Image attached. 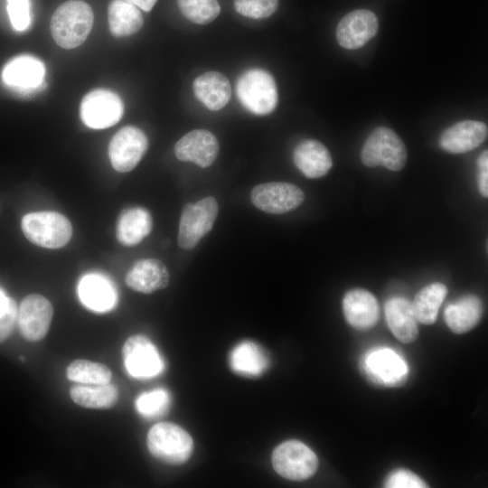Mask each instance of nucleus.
I'll use <instances>...</instances> for the list:
<instances>
[{
	"instance_id": "1",
	"label": "nucleus",
	"mask_w": 488,
	"mask_h": 488,
	"mask_svg": "<svg viewBox=\"0 0 488 488\" xmlns=\"http://www.w3.org/2000/svg\"><path fill=\"white\" fill-rule=\"evenodd\" d=\"M93 22V11L86 2L69 0L60 5L52 14L51 33L60 47L73 49L85 42Z\"/></svg>"
},
{
	"instance_id": "2",
	"label": "nucleus",
	"mask_w": 488,
	"mask_h": 488,
	"mask_svg": "<svg viewBox=\"0 0 488 488\" xmlns=\"http://www.w3.org/2000/svg\"><path fill=\"white\" fill-rule=\"evenodd\" d=\"M236 95L243 108L252 114L266 116L272 113L278 101L273 76L262 69L244 71L236 82Z\"/></svg>"
},
{
	"instance_id": "3",
	"label": "nucleus",
	"mask_w": 488,
	"mask_h": 488,
	"mask_svg": "<svg viewBox=\"0 0 488 488\" xmlns=\"http://www.w3.org/2000/svg\"><path fill=\"white\" fill-rule=\"evenodd\" d=\"M21 228L30 242L46 249L64 247L72 235L70 221L57 211L27 213L22 219Z\"/></svg>"
},
{
	"instance_id": "4",
	"label": "nucleus",
	"mask_w": 488,
	"mask_h": 488,
	"mask_svg": "<svg viewBox=\"0 0 488 488\" xmlns=\"http://www.w3.org/2000/svg\"><path fill=\"white\" fill-rule=\"evenodd\" d=\"M146 445L151 455L168 465H181L192 455V436L172 422H159L150 428Z\"/></svg>"
},
{
	"instance_id": "5",
	"label": "nucleus",
	"mask_w": 488,
	"mask_h": 488,
	"mask_svg": "<svg viewBox=\"0 0 488 488\" xmlns=\"http://www.w3.org/2000/svg\"><path fill=\"white\" fill-rule=\"evenodd\" d=\"M361 158L368 167L382 165L391 171H399L407 162V150L392 129L379 127L366 139Z\"/></svg>"
},
{
	"instance_id": "6",
	"label": "nucleus",
	"mask_w": 488,
	"mask_h": 488,
	"mask_svg": "<svg viewBox=\"0 0 488 488\" xmlns=\"http://www.w3.org/2000/svg\"><path fill=\"white\" fill-rule=\"evenodd\" d=\"M219 211L215 198L205 197L183 205L178 228L177 241L183 249H192L211 230Z\"/></svg>"
},
{
	"instance_id": "7",
	"label": "nucleus",
	"mask_w": 488,
	"mask_h": 488,
	"mask_svg": "<svg viewBox=\"0 0 488 488\" xmlns=\"http://www.w3.org/2000/svg\"><path fill=\"white\" fill-rule=\"evenodd\" d=\"M272 465L282 477L303 481L315 474L318 459L314 451L301 441L288 440L273 451Z\"/></svg>"
},
{
	"instance_id": "8",
	"label": "nucleus",
	"mask_w": 488,
	"mask_h": 488,
	"mask_svg": "<svg viewBox=\"0 0 488 488\" xmlns=\"http://www.w3.org/2000/svg\"><path fill=\"white\" fill-rule=\"evenodd\" d=\"M83 123L94 129H103L117 124L124 112V105L115 92L99 89L87 93L80 103Z\"/></svg>"
},
{
	"instance_id": "9",
	"label": "nucleus",
	"mask_w": 488,
	"mask_h": 488,
	"mask_svg": "<svg viewBox=\"0 0 488 488\" xmlns=\"http://www.w3.org/2000/svg\"><path fill=\"white\" fill-rule=\"evenodd\" d=\"M147 147V137L140 128L124 127L114 135L108 145L111 165L117 172H129L140 162Z\"/></svg>"
},
{
	"instance_id": "10",
	"label": "nucleus",
	"mask_w": 488,
	"mask_h": 488,
	"mask_svg": "<svg viewBox=\"0 0 488 488\" xmlns=\"http://www.w3.org/2000/svg\"><path fill=\"white\" fill-rule=\"evenodd\" d=\"M122 357L128 373L137 379L155 377L164 369L157 349L147 337L141 334L127 339L122 347Z\"/></svg>"
},
{
	"instance_id": "11",
	"label": "nucleus",
	"mask_w": 488,
	"mask_h": 488,
	"mask_svg": "<svg viewBox=\"0 0 488 488\" xmlns=\"http://www.w3.org/2000/svg\"><path fill=\"white\" fill-rule=\"evenodd\" d=\"M52 317L53 308L46 297L39 294L28 295L17 311L20 333L29 342H39L48 333Z\"/></svg>"
},
{
	"instance_id": "12",
	"label": "nucleus",
	"mask_w": 488,
	"mask_h": 488,
	"mask_svg": "<svg viewBox=\"0 0 488 488\" xmlns=\"http://www.w3.org/2000/svg\"><path fill=\"white\" fill-rule=\"evenodd\" d=\"M252 203L260 211L283 214L297 208L305 199L303 191L295 184L271 182L256 185L250 193Z\"/></svg>"
},
{
	"instance_id": "13",
	"label": "nucleus",
	"mask_w": 488,
	"mask_h": 488,
	"mask_svg": "<svg viewBox=\"0 0 488 488\" xmlns=\"http://www.w3.org/2000/svg\"><path fill=\"white\" fill-rule=\"evenodd\" d=\"M362 368L368 378L376 384L393 387L405 382L408 367L394 351L379 348L366 354Z\"/></svg>"
},
{
	"instance_id": "14",
	"label": "nucleus",
	"mask_w": 488,
	"mask_h": 488,
	"mask_svg": "<svg viewBox=\"0 0 488 488\" xmlns=\"http://www.w3.org/2000/svg\"><path fill=\"white\" fill-rule=\"evenodd\" d=\"M378 32L377 16L369 10L357 9L345 14L336 28L338 43L348 50L366 44Z\"/></svg>"
},
{
	"instance_id": "15",
	"label": "nucleus",
	"mask_w": 488,
	"mask_h": 488,
	"mask_svg": "<svg viewBox=\"0 0 488 488\" xmlns=\"http://www.w3.org/2000/svg\"><path fill=\"white\" fill-rule=\"evenodd\" d=\"M219 142L216 136L205 129H195L177 141L174 154L177 159L192 162L206 168L212 164L219 153Z\"/></svg>"
},
{
	"instance_id": "16",
	"label": "nucleus",
	"mask_w": 488,
	"mask_h": 488,
	"mask_svg": "<svg viewBox=\"0 0 488 488\" xmlns=\"http://www.w3.org/2000/svg\"><path fill=\"white\" fill-rule=\"evenodd\" d=\"M487 132V126L483 122L459 121L443 131L439 145L448 153H466L478 147L486 139Z\"/></svg>"
},
{
	"instance_id": "17",
	"label": "nucleus",
	"mask_w": 488,
	"mask_h": 488,
	"mask_svg": "<svg viewBox=\"0 0 488 488\" xmlns=\"http://www.w3.org/2000/svg\"><path fill=\"white\" fill-rule=\"evenodd\" d=\"M343 310L346 321L358 330H367L375 325L380 316L376 297L365 289H352L343 297Z\"/></svg>"
},
{
	"instance_id": "18",
	"label": "nucleus",
	"mask_w": 488,
	"mask_h": 488,
	"mask_svg": "<svg viewBox=\"0 0 488 488\" xmlns=\"http://www.w3.org/2000/svg\"><path fill=\"white\" fill-rule=\"evenodd\" d=\"M126 284L134 291L151 294L168 286L169 272L159 259H141L127 272Z\"/></svg>"
},
{
	"instance_id": "19",
	"label": "nucleus",
	"mask_w": 488,
	"mask_h": 488,
	"mask_svg": "<svg viewBox=\"0 0 488 488\" xmlns=\"http://www.w3.org/2000/svg\"><path fill=\"white\" fill-rule=\"evenodd\" d=\"M293 160L302 174L311 179L325 175L333 165L332 156L326 146L314 139L298 143L293 152Z\"/></svg>"
},
{
	"instance_id": "20",
	"label": "nucleus",
	"mask_w": 488,
	"mask_h": 488,
	"mask_svg": "<svg viewBox=\"0 0 488 488\" xmlns=\"http://www.w3.org/2000/svg\"><path fill=\"white\" fill-rule=\"evenodd\" d=\"M384 312L388 325L399 341L409 343L417 339L418 321L408 300L392 297L386 302Z\"/></svg>"
},
{
	"instance_id": "21",
	"label": "nucleus",
	"mask_w": 488,
	"mask_h": 488,
	"mask_svg": "<svg viewBox=\"0 0 488 488\" xmlns=\"http://www.w3.org/2000/svg\"><path fill=\"white\" fill-rule=\"evenodd\" d=\"M192 88L198 100L212 111L224 108L231 95L229 80L218 71H208L198 76Z\"/></svg>"
},
{
	"instance_id": "22",
	"label": "nucleus",
	"mask_w": 488,
	"mask_h": 488,
	"mask_svg": "<svg viewBox=\"0 0 488 488\" xmlns=\"http://www.w3.org/2000/svg\"><path fill=\"white\" fill-rule=\"evenodd\" d=\"M152 225L153 220L147 210L140 207L125 209L117 221V239L126 247L137 245L151 232Z\"/></svg>"
},
{
	"instance_id": "23",
	"label": "nucleus",
	"mask_w": 488,
	"mask_h": 488,
	"mask_svg": "<svg viewBox=\"0 0 488 488\" xmlns=\"http://www.w3.org/2000/svg\"><path fill=\"white\" fill-rule=\"evenodd\" d=\"M44 73V65L41 61L30 55H22L5 65L3 79L10 86L33 89L42 83Z\"/></svg>"
},
{
	"instance_id": "24",
	"label": "nucleus",
	"mask_w": 488,
	"mask_h": 488,
	"mask_svg": "<svg viewBox=\"0 0 488 488\" xmlns=\"http://www.w3.org/2000/svg\"><path fill=\"white\" fill-rule=\"evenodd\" d=\"M483 313V306L480 298L469 295L446 306L445 320L452 332L465 333L479 323Z\"/></svg>"
},
{
	"instance_id": "25",
	"label": "nucleus",
	"mask_w": 488,
	"mask_h": 488,
	"mask_svg": "<svg viewBox=\"0 0 488 488\" xmlns=\"http://www.w3.org/2000/svg\"><path fill=\"white\" fill-rule=\"evenodd\" d=\"M70 397L80 407L92 409H108L118 400L117 388L105 384H77L70 389Z\"/></svg>"
},
{
	"instance_id": "26",
	"label": "nucleus",
	"mask_w": 488,
	"mask_h": 488,
	"mask_svg": "<svg viewBox=\"0 0 488 488\" xmlns=\"http://www.w3.org/2000/svg\"><path fill=\"white\" fill-rule=\"evenodd\" d=\"M231 369L238 374L254 377L261 375L268 366V359L258 344L246 341L234 347L230 355Z\"/></svg>"
},
{
	"instance_id": "27",
	"label": "nucleus",
	"mask_w": 488,
	"mask_h": 488,
	"mask_svg": "<svg viewBox=\"0 0 488 488\" xmlns=\"http://www.w3.org/2000/svg\"><path fill=\"white\" fill-rule=\"evenodd\" d=\"M108 27L112 35L127 37L136 33L144 19L139 9L123 0H112L108 7Z\"/></svg>"
},
{
	"instance_id": "28",
	"label": "nucleus",
	"mask_w": 488,
	"mask_h": 488,
	"mask_svg": "<svg viewBox=\"0 0 488 488\" xmlns=\"http://www.w3.org/2000/svg\"><path fill=\"white\" fill-rule=\"evenodd\" d=\"M79 295L82 303L96 312L109 310L115 303V293L102 277L88 275L79 285Z\"/></svg>"
},
{
	"instance_id": "29",
	"label": "nucleus",
	"mask_w": 488,
	"mask_h": 488,
	"mask_svg": "<svg viewBox=\"0 0 488 488\" xmlns=\"http://www.w3.org/2000/svg\"><path fill=\"white\" fill-rule=\"evenodd\" d=\"M446 294L447 288L442 283L436 282L423 287L411 304L417 321L423 324H434Z\"/></svg>"
},
{
	"instance_id": "30",
	"label": "nucleus",
	"mask_w": 488,
	"mask_h": 488,
	"mask_svg": "<svg viewBox=\"0 0 488 488\" xmlns=\"http://www.w3.org/2000/svg\"><path fill=\"white\" fill-rule=\"evenodd\" d=\"M66 376L79 384H105L110 382L112 372L103 363L78 359L69 364Z\"/></svg>"
},
{
	"instance_id": "31",
	"label": "nucleus",
	"mask_w": 488,
	"mask_h": 488,
	"mask_svg": "<svg viewBox=\"0 0 488 488\" xmlns=\"http://www.w3.org/2000/svg\"><path fill=\"white\" fill-rule=\"evenodd\" d=\"M181 13L189 21L197 24H207L221 13L218 0H177Z\"/></svg>"
},
{
	"instance_id": "32",
	"label": "nucleus",
	"mask_w": 488,
	"mask_h": 488,
	"mask_svg": "<svg viewBox=\"0 0 488 488\" xmlns=\"http://www.w3.org/2000/svg\"><path fill=\"white\" fill-rule=\"evenodd\" d=\"M169 404L168 392L158 389L140 395L136 399V407L145 418H154L162 416L167 410Z\"/></svg>"
},
{
	"instance_id": "33",
	"label": "nucleus",
	"mask_w": 488,
	"mask_h": 488,
	"mask_svg": "<svg viewBox=\"0 0 488 488\" xmlns=\"http://www.w3.org/2000/svg\"><path fill=\"white\" fill-rule=\"evenodd\" d=\"M236 12L253 19H264L275 13L278 0H233Z\"/></svg>"
},
{
	"instance_id": "34",
	"label": "nucleus",
	"mask_w": 488,
	"mask_h": 488,
	"mask_svg": "<svg viewBox=\"0 0 488 488\" xmlns=\"http://www.w3.org/2000/svg\"><path fill=\"white\" fill-rule=\"evenodd\" d=\"M7 10L13 27L25 30L31 22L29 0H7Z\"/></svg>"
},
{
	"instance_id": "35",
	"label": "nucleus",
	"mask_w": 488,
	"mask_h": 488,
	"mask_svg": "<svg viewBox=\"0 0 488 488\" xmlns=\"http://www.w3.org/2000/svg\"><path fill=\"white\" fill-rule=\"evenodd\" d=\"M385 487L389 488H422L427 484L417 474L407 469L392 472L386 479Z\"/></svg>"
},
{
	"instance_id": "36",
	"label": "nucleus",
	"mask_w": 488,
	"mask_h": 488,
	"mask_svg": "<svg viewBox=\"0 0 488 488\" xmlns=\"http://www.w3.org/2000/svg\"><path fill=\"white\" fill-rule=\"evenodd\" d=\"M17 311L16 303L10 297L5 309L0 313V343L11 335L17 323Z\"/></svg>"
},
{
	"instance_id": "37",
	"label": "nucleus",
	"mask_w": 488,
	"mask_h": 488,
	"mask_svg": "<svg viewBox=\"0 0 488 488\" xmlns=\"http://www.w3.org/2000/svg\"><path fill=\"white\" fill-rule=\"evenodd\" d=\"M478 164V187L483 197L488 196V153L483 151L477 161Z\"/></svg>"
},
{
	"instance_id": "38",
	"label": "nucleus",
	"mask_w": 488,
	"mask_h": 488,
	"mask_svg": "<svg viewBox=\"0 0 488 488\" xmlns=\"http://www.w3.org/2000/svg\"><path fill=\"white\" fill-rule=\"evenodd\" d=\"M129 4L136 5V7L144 10L145 12H149L155 5L157 0H123Z\"/></svg>"
},
{
	"instance_id": "39",
	"label": "nucleus",
	"mask_w": 488,
	"mask_h": 488,
	"mask_svg": "<svg viewBox=\"0 0 488 488\" xmlns=\"http://www.w3.org/2000/svg\"><path fill=\"white\" fill-rule=\"evenodd\" d=\"M8 296H6L1 290H0V313H2L5 308L6 307L8 301Z\"/></svg>"
}]
</instances>
